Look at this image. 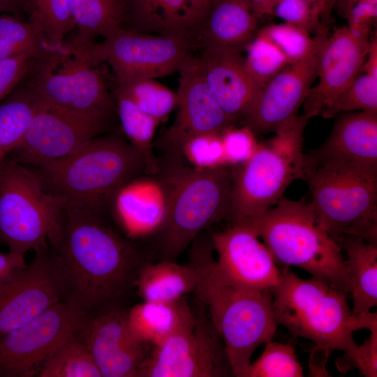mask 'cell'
<instances>
[{
  "label": "cell",
  "mask_w": 377,
  "mask_h": 377,
  "mask_svg": "<svg viewBox=\"0 0 377 377\" xmlns=\"http://www.w3.org/2000/svg\"><path fill=\"white\" fill-rule=\"evenodd\" d=\"M102 212L64 206L49 240L50 261L60 301L89 318L122 306L152 260L110 228Z\"/></svg>",
  "instance_id": "obj_1"
},
{
  "label": "cell",
  "mask_w": 377,
  "mask_h": 377,
  "mask_svg": "<svg viewBox=\"0 0 377 377\" xmlns=\"http://www.w3.org/2000/svg\"><path fill=\"white\" fill-rule=\"evenodd\" d=\"M212 242L197 243L191 261L198 267L195 299L205 306L221 337L234 376L251 362L254 351L271 341L279 325L271 290L237 286L224 279L214 267Z\"/></svg>",
  "instance_id": "obj_2"
},
{
  "label": "cell",
  "mask_w": 377,
  "mask_h": 377,
  "mask_svg": "<svg viewBox=\"0 0 377 377\" xmlns=\"http://www.w3.org/2000/svg\"><path fill=\"white\" fill-rule=\"evenodd\" d=\"M31 169L64 206L103 212L124 186L147 172V165L127 140L108 135H98L66 157Z\"/></svg>",
  "instance_id": "obj_3"
},
{
  "label": "cell",
  "mask_w": 377,
  "mask_h": 377,
  "mask_svg": "<svg viewBox=\"0 0 377 377\" xmlns=\"http://www.w3.org/2000/svg\"><path fill=\"white\" fill-rule=\"evenodd\" d=\"M234 166L212 169L171 162L160 178L166 188L164 223L156 234L160 260L176 261L201 230L228 216Z\"/></svg>",
  "instance_id": "obj_4"
},
{
  "label": "cell",
  "mask_w": 377,
  "mask_h": 377,
  "mask_svg": "<svg viewBox=\"0 0 377 377\" xmlns=\"http://www.w3.org/2000/svg\"><path fill=\"white\" fill-rule=\"evenodd\" d=\"M22 82L43 105L77 118L109 126L116 113L98 65L71 39L34 59Z\"/></svg>",
  "instance_id": "obj_5"
},
{
  "label": "cell",
  "mask_w": 377,
  "mask_h": 377,
  "mask_svg": "<svg viewBox=\"0 0 377 377\" xmlns=\"http://www.w3.org/2000/svg\"><path fill=\"white\" fill-rule=\"evenodd\" d=\"M271 292L278 325L295 337L344 352V361L354 367L359 345L346 293L319 278H300L288 267Z\"/></svg>",
  "instance_id": "obj_6"
},
{
  "label": "cell",
  "mask_w": 377,
  "mask_h": 377,
  "mask_svg": "<svg viewBox=\"0 0 377 377\" xmlns=\"http://www.w3.org/2000/svg\"><path fill=\"white\" fill-rule=\"evenodd\" d=\"M309 119L297 116L258 144L252 156L234 167L228 216L232 224H253L275 205L292 182L301 178L302 136Z\"/></svg>",
  "instance_id": "obj_7"
},
{
  "label": "cell",
  "mask_w": 377,
  "mask_h": 377,
  "mask_svg": "<svg viewBox=\"0 0 377 377\" xmlns=\"http://www.w3.org/2000/svg\"><path fill=\"white\" fill-rule=\"evenodd\" d=\"M320 226L339 246L343 236L377 244V168L303 162Z\"/></svg>",
  "instance_id": "obj_8"
},
{
  "label": "cell",
  "mask_w": 377,
  "mask_h": 377,
  "mask_svg": "<svg viewBox=\"0 0 377 377\" xmlns=\"http://www.w3.org/2000/svg\"><path fill=\"white\" fill-rule=\"evenodd\" d=\"M252 226L277 264L297 267L349 293L341 248L320 226L309 202L282 196Z\"/></svg>",
  "instance_id": "obj_9"
},
{
  "label": "cell",
  "mask_w": 377,
  "mask_h": 377,
  "mask_svg": "<svg viewBox=\"0 0 377 377\" xmlns=\"http://www.w3.org/2000/svg\"><path fill=\"white\" fill-rule=\"evenodd\" d=\"M29 167L8 158L0 163V243L24 258L49 246L64 210Z\"/></svg>",
  "instance_id": "obj_10"
},
{
  "label": "cell",
  "mask_w": 377,
  "mask_h": 377,
  "mask_svg": "<svg viewBox=\"0 0 377 377\" xmlns=\"http://www.w3.org/2000/svg\"><path fill=\"white\" fill-rule=\"evenodd\" d=\"M195 302L193 320L151 346L138 377L234 376L221 337L203 304Z\"/></svg>",
  "instance_id": "obj_11"
},
{
  "label": "cell",
  "mask_w": 377,
  "mask_h": 377,
  "mask_svg": "<svg viewBox=\"0 0 377 377\" xmlns=\"http://www.w3.org/2000/svg\"><path fill=\"white\" fill-rule=\"evenodd\" d=\"M193 38L140 33L117 27L101 43L82 45L96 65L108 63L114 80L163 77L178 71L191 55Z\"/></svg>",
  "instance_id": "obj_12"
},
{
  "label": "cell",
  "mask_w": 377,
  "mask_h": 377,
  "mask_svg": "<svg viewBox=\"0 0 377 377\" xmlns=\"http://www.w3.org/2000/svg\"><path fill=\"white\" fill-rule=\"evenodd\" d=\"M90 318L59 301L0 337V377H33L46 359Z\"/></svg>",
  "instance_id": "obj_13"
},
{
  "label": "cell",
  "mask_w": 377,
  "mask_h": 377,
  "mask_svg": "<svg viewBox=\"0 0 377 377\" xmlns=\"http://www.w3.org/2000/svg\"><path fill=\"white\" fill-rule=\"evenodd\" d=\"M329 30L317 31L309 53L288 65L261 88L245 116L246 126L254 133H274L298 116V110L317 77L319 57Z\"/></svg>",
  "instance_id": "obj_14"
},
{
  "label": "cell",
  "mask_w": 377,
  "mask_h": 377,
  "mask_svg": "<svg viewBox=\"0 0 377 377\" xmlns=\"http://www.w3.org/2000/svg\"><path fill=\"white\" fill-rule=\"evenodd\" d=\"M108 127L41 103L7 158L29 168L43 165L74 153Z\"/></svg>",
  "instance_id": "obj_15"
},
{
  "label": "cell",
  "mask_w": 377,
  "mask_h": 377,
  "mask_svg": "<svg viewBox=\"0 0 377 377\" xmlns=\"http://www.w3.org/2000/svg\"><path fill=\"white\" fill-rule=\"evenodd\" d=\"M256 228L231 224L212 236L217 253L216 272L224 279L242 287L272 290L280 281L281 272L269 250L262 243Z\"/></svg>",
  "instance_id": "obj_16"
},
{
  "label": "cell",
  "mask_w": 377,
  "mask_h": 377,
  "mask_svg": "<svg viewBox=\"0 0 377 377\" xmlns=\"http://www.w3.org/2000/svg\"><path fill=\"white\" fill-rule=\"evenodd\" d=\"M178 112L174 124L163 138L174 160L189 138L203 133H221L235 121L222 110L204 77L199 57L191 54L178 71Z\"/></svg>",
  "instance_id": "obj_17"
},
{
  "label": "cell",
  "mask_w": 377,
  "mask_h": 377,
  "mask_svg": "<svg viewBox=\"0 0 377 377\" xmlns=\"http://www.w3.org/2000/svg\"><path fill=\"white\" fill-rule=\"evenodd\" d=\"M126 312L122 306L102 311L90 318L81 332L102 377H138L151 350L131 334Z\"/></svg>",
  "instance_id": "obj_18"
},
{
  "label": "cell",
  "mask_w": 377,
  "mask_h": 377,
  "mask_svg": "<svg viewBox=\"0 0 377 377\" xmlns=\"http://www.w3.org/2000/svg\"><path fill=\"white\" fill-rule=\"evenodd\" d=\"M60 301L49 246L0 286V337L26 324Z\"/></svg>",
  "instance_id": "obj_19"
},
{
  "label": "cell",
  "mask_w": 377,
  "mask_h": 377,
  "mask_svg": "<svg viewBox=\"0 0 377 377\" xmlns=\"http://www.w3.org/2000/svg\"><path fill=\"white\" fill-rule=\"evenodd\" d=\"M368 37L347 26L329 33L323 45L317 70L318 82L311 87L304 101L309 119L323 109L362 71L370 45Z\"/></svg>",
  "instance_id": "obj_20"
},
{
  "label": "cell",
  "mask_w": 377,
  "mask_h": 377,
  "mask_svg": "<svg viewBox=\"0 0 377 377\" xmlns=\"http://www.w3.org/2000/svg\"><path fill=\"white\" fill-rule=\"evenodd\" d=\"M205 82L224 112L245 117L261 87L248 73L241 52L205 45L199 57Z\"/></svg>",
  "instance_id": "obj_21"
},
{
  "label": "cell",
  "mask_w": 377,
  "mask_h": 377,
  "mask_svg": "<svg viewBox=\"0 0 377 377\" xmlns=\"http://www.w3.org/2000/svg\"><path fill=\"white\" fill-rule=\"evenodd\" d=\"M310 163H343L377 168V112L339 116L326 140L304 154Z\"/></svg>",
  "instance_id": "obj_22"
},
{
  "label": "cell",
  "mask_w": 377,
  "mask_h": 377,
  "mask_svg": "<svg viewBox=\"0 0 377 377\" xmlns=\"http://www.w3.org/2000/svg\"><path fill=\"white\" fill-rule=\"evenodd\" d=\"M119 219L131 237L156 235L166 216L167 192L161 178L132 179L114 199Z\"/></svg>",
  "instance_id": "obj_23"
},
{
  "label": "cell",
  "mask_w": 377,
  "mask_h": 377,
  "mask_svg": "<svg viewBox=\"0 0 377 377\" xmlns=\"http://www.w3.org/2000/svg\"><path fill=\"white\" fill-rule=\"evenodd\" d=\"M257 24L250 0H214L196 33L204 46L242 52L255 36Z\"/></svg>",
  "instance_id": "obj_24"
},
{
  "label": "cell",
  "mask_w": 377,
  "mask_h": 377,
  "mask_svg": "<svg viewBox=\"0 0 377 377\" xmlns=\"http://www.w3.org/2000/svg\"><path fill=\"white\" fill-rule=\"evenodd\" d=\"M121 27L140 33L192 38L197 20L187 0H121Z\"/></svg>",
  "instance_id": "obj_25"
},
{
  "label": "cell",
  "mask_w": 377,
  "mask_h": 377,
  "mask_svg": "<svg viewBox=\"0 0 377 377\" xmlns=\"http://www.w3.org/2000/svg\"><path fill=\"white\" fill-rule=\"evenodd\" d=\"M193 319V310L185 297L170 302L142 301L126 312L131 334L150 346L161 343Z\"/></svg>",
  "instance_id": "obj_26"
},
{
  "label": "cell",
  "mask_w": 377,
  "mask_h": 377,
  "mask_svg": "<svg viewBox=\"0 0 377 377\" xmlns=\"http://www.w3.org/2000/svg\"><path fill=\"white\" fill-rule=\"evenodd\" d=\"M339 246L346 255L349 293L353 300L352 316L358 317L377 305V244L346 235Z\"/></svg>",
  "instance_id": "obj_27"
},
{
  "label": "cell",
  "mask_w": 377,
  "mask_h": 377,
  "mask_svg": "<svg viewBox=\"0 0 377 377\" xmlns=\"http://www.w3.org/2000/svg\"><path fill=\"white\" fill-rule=\"evenodd\" d=\"M198 279V269L191 260L188 265L167 260L151 261L140 270L135 290L142 301L175 302L194 293Z\"/></svg>",
  "instance_id": "obj_28"
},
{
  "label": "cell",
  "mask_w": 377,
  "mask_h": 377,
  "mask_svg": "<svg viewBox=\"0 0 377 377\" xmlns=\"http://www.w3.org/2000/svg\"><path fill=\"white\" fill-rule=\"evenodd\" d=\"M40 105L22 82L0 102V163L20 142Z\"/></svg>",
  "instance_id": "obj_29"
},
{
  "label": "cell",
  "mask_w": 377,
  "mask_h": 377,
  "mask_svg": "<svg viewBox=\"0 0 377 377\" xmlns=\"http://www.w3.org/2000/svg\"><path fill=\"white\" fill-rule=\"evenodd\" d=\"M77 29L71 40L79 45L95 42V38L104 36L123 20L121 0H68Z\"/></svg>",
  "instance_id": "obj_30"
},
{
  "label": "cell",
  "mask_w": 377,
  "mask_h": 377,
  "mask_svg": "<svg viewBox=\"0 0 377 377\" xmlns=\"http://www.w3.org/2000/svg\"><path fill=\"white\" fill-rule=\"evenodd\" d=\"M112 94L116 113L126 140L144 157L147 172H158V165L153 153L152 143L161 121L144 112L129 98L117 89H113Z\"/></svg>",
  "instance_id": "obj_31"
},
{
  "label": "cell",
  "mask_w": 377,
  "mask_h": 377,
  "mask_svg": "<svg viewBox=\"0 0 377 377\" xmlns=\"http://www.w3.org/2000/svg\"><path fill=\"white\" fill-rule=\"evenodd\" d=\"M38 377H102L81 332L69 337L46 359Z\"/></svg>",
  "instance_id": "obj_32"
},
{
  "label": "cell",
  "mask_w": 377,
  "mask_h": 377,
  "mask_svg": "<svg viewBox=\"0 0 377 377\" xmlns=\"http://www.w3.org/2000/svg\"><path fill=\"white\" fill-rule=\"evenodd\" d=\"M24 12L50 47L61 44L75 29L68 0H25Z\"/></svg>",
  "instance_id": "obj_33"
},
{
  "label": "cell",
  "mask_w": 377,
  "mask_h": 377,
  "mask_svg": "<svg viewBox=\"0 0 377 377\" xmlns=\"http://www.w3.org/2000/svg\"><path fill=\"white\" fill-rule=\"evenodd\" d=\"M50 47L27 20L20 15L0 13V60L20 55L36 59Z\"/></svg>",
  "instance_id": "obj_34"
},
{
  "label": "cell",
  "mask_w": 377,
  "mask_h": 377,
  "mask_svg": "<svg viewBox=\"0 0 377 377\" xmlns=\"http://www.w3.org/2000/svg\"><path fill=\"white\" fill-rule=\"evenodd\" d=\"M114 80V89L129 98L144 112L160 121L177 107V94L155 79Z\"/></svg>",
  "instance_id": "obj_35"
},
{
  "label": "cell",
  "mask_w": 377,
  "mask_h": 377,
  "mask_svg": "<svg viewBox=\"0 0 377 377\" xmlns=\"http://www.w3.org/2000/svg\"><path fill=\"white\" fill-rule=\"evenodd\" d=\"M303 368L290 343L269 341L260 356L238 377H302Z\"/></svg>",
  "instance_id": "obj_36"
},
{
  "label": "cell",
  "mask_w": 377,
  "mask_h": 377,
  "mask_svg": "<svg viewBox=\"0 0 377 377\" xmlns=\"http://www.w3.org/2000/svg\"><path fill=\"white\" fill-rule=\"evenodd\" d=\"M246 48V68L261 88L290 64L279 47L260 31Z\"/></svg>",
  "instance_id": "obj_37"
},
{
  "label": "cell",
  "mask_w": 377,
  "mask_h": 377,
  "mask_svg": "<svg viewBox=\"0 0 377 377\" xmlns=\"http://www.w3.org/2000/svg\"><path fill=\"white\" fill-rule=\"evenodd\" d=\"M377 112V77L365 73L359 74L320 112L324 118H332L343 112Z\"/></svg>",
  "instance_id": "obj_38"
},
{
  "label": "cell",
  "mask_w": 377,
  "mask_h": 377,
  "mask_svg": "<svg viewBox=\"0 0 377 377\" xmlns=\"http://www.w3.org/2000/svg\"><path fill=\"white\" fill-rule=\"evenodd\" d=\"M179 154L194 168L227 165L221 133H203L189 138L182 145Z\"/></svg>",
  "instance_id": "obj_39"
},
{
  "label": "cell",
  "mask_w": 377,
  "mask_h": 377,
  "mask_svg": "<svg viewBox=\"0 0 377 377\" xmlns=\"http://www.w3.org/2000/svg\"><path fill=\"white\" fill-rule=\"evenodd\" d=\"M259 31L279 47L290 64L306 57L314 43L313 37L306 30L285 22L264 27Z\"/></svg>",
  "instance_id": "obj_40"
},
{
  "label": "cell",
  "mask_w": 377,
  "mask_h": 377,
  "mask_svg": "<svg viewBox=\"0 0 377 377\" xmlns=\"http://www.w3.org/2000/svg\"><path fill=\"white\" fill-rule=\"evenodd\" d=\"M227 165L235 166L247 161L255 151L258 143L255 133L245 126L236 128L235 125L221 133Z\"/></svg>",
  "instance_id": "obj_41"
},
{
  "label": "cell",
  "mask_w": 377,
  "mask_h": 377,
  "mask_svg": "<svg viewBox=\"0 0 377 377\" xmlns=\"http://www.w3.org/2000/svg\"><path fill=\"white\" fill-rule=\"evenodd\" d=\"M336 6L346 18L348 29L369 38L371 27L376 21L377 0H337Z\"/></svg>",
  "instance_id": "obj_42"
},
{
  "label": "cell",
  "mask_w": 377,
  "mask_h": 377,
  "mask_svg": "<svg viewBox=\"0 0 377 377\" xmlns=\"http://www.w3.org/2000/svg\"><path fill=\"white\" fill-rule=\"evenodd\" d=\"M273 15L309 33L321 29L312 9L304 0H275Z\"/></svg>",
  "instance_id": "obj_43"
},
{
  "label": "cell",
  "mask_w": 377,
  "mask_h": 377,
  "mask_svg": "<svg viewBox=\"0 0 377 377\" xmlns=\"http://www.w3.org/2000/svg\"><path fill=\"white\" fill-rule=\"evenodd\" d=\"M34 59L30 56L20 55L0 60V102L23 81Z\"/></svg>",
  "instance_id": "obj_44"
},
{
  "label": "cell",
  "mask_w": 377,
  "mask_h": 377,
  "mask_svg": "<svg viewBox=\"0 0 377 377\" xmlns=\"http://www.w3.org/2000/svg\"><path fill=\"white\" fill-rule=\"evenodd\" d=\"M367 330L370 336L358 346L354 367L357 368L366 377L377 376V322L371 324Z\"/></svg>",
  "instance_id": "obj_45"
},
{
  "label": "cell",
  "mask_w": 377,
  "mask_h": 377,
  "mask_svg": "<svg viewBox=\"0 0 377 377\" xmlns=\"http://www.w3.org/2000/svg\"><path fill=\"white\" fill-rule=\"evenodd\" d=\"M331 350L325 347L316 345L310 354L309 358V376H328L325 369V365Z\"/></svg>",
  "instance_id": "obj_46"
},
{
  "label": "cell",
  "mask_w": 377,
  "mask_h": 377,
  "mask_svg": "<svg viewBox=\"0 0 377 377\" xmlns=\"http://www.w3.org/2000/svg\"><path fill=\"white\" fill-rule=\"evenodd\" d=\"M312 9L320 28H330L331 13L337 0H304Z\"/></svg>",
  "instance_id": "obj_47"
},
{
  "label": "cell",
  "mask_w": 377,
  "mask_h": 377,
  "mask_svg": "<svg viewBox=\"0 0 377 377\" xmlns=\"http://www.w3.org/2000/svg\"><path fill=\"white\" fill-rule=\"evenodd\" d=\"M27 265L24 258L17 256L10 252L3 253L0 251V276L10 277Z\"/></svg>",
  "instance_id": "obj_48"
},
{
  "label": "cell",
  "mask_w": 377,
  "mask_h": 377,
  "mask_svg": "<svg viewBox=\"0 0 377 377\" xmlns=\"http://www.w3.org/2000/svg\"><path fill=\"white\" fill-rule=\"evenodd\" d=\"M362 73L377 77V40L376 37L370 41L369 52Z\"/></svg>",
  "instance_id": "obj_49"
},
{
  "label": "cell",
  "mask_w": 377,
  "mask_h": 377,
  "mask_svg": "<svg viewBox=\"0 0 377 377\" xmlns=\"http://www.w3.org/2000/svg\"><path fill=\"white\" fill-rule=\"evenodd\" d=\"M255 15L258 19L273 15L275 0H250Z\"/></svg>",
  "instance_id": "obj_50"
},
{
  "label": "cell",
  "mask_w": 377,
  "mask_h": 377,
  "mask_svg": "<svg viewBox=\"0 0 377 377\" xmlns=\"http://www.w3.org/2000/svg\"><path fill=\"white\" fill-rule=\"evenodd\" d=\"M25 0H0V13L22 16L24 13Z\"/></svg>",
  "instance_id": "obj_51"
},
{
  "label": "cell",
  "mask_w": 377,
  "mask_h": 377,
  "mask_svg": "<svg viewBox=\"0 0 377 377\" xmlns=\"http://www.w3.org/2000/svg\"><path fill=\"white\" fill-rule=\"evenodd\" d=\"M198 24L214 0H187ZM198 29V28H197Z\"/></svg>",
  "instance_id": "obj_52"
},
{
  "label": "cell",
  "mask_w": 377,
  "mask_h": 377,
  "mask_svg": "<svg viewBox=\"0 0 377 377\" xmlns=\"http://www.w3.org/2000/svg\"><path fill=\"white\" fill-rule=\"evenodd\" d=\"M10 276V277H11ZM10 277H4V276H0V286L6 281L8 280L9 278Z\"/></svg>",
  "instance_id": "obj_53"
},
{
  "label": "cell",
  "mask_w": 377,
  "mask_h": 377,
  "mask_svg": "<svg viewBox=\"0 0 377 377\" xmlns=\"http://www.w3.org/2000/svg\"></svg>",
  "instance_id": "obj_54"
}]
</instances>
